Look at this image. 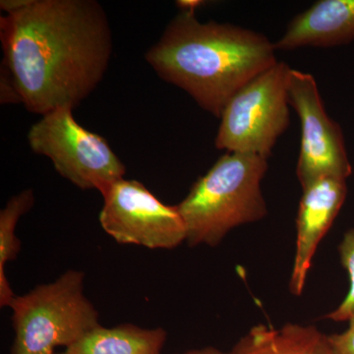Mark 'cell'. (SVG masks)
I'll return each mask as SVG.
<instances>
[{
    "label": "cell",
    "mask_w": 354,
    "mask_h": 354,
    "mask_svg": "<svg viewBox=\"0 0 354 354\" xmlns=\"http://www.w3.org/2000/svg\"><path fill=\"white\" fill-rule=\"evenodd\" d=\"M35 195L31 189H26L14 195L0 212V306L9 307L15 293L6 274L7 263L17 257L21 250V241L15 234L21 216L34 206Z\"/></svg>",
    "instance_id": "13"
},
{
    "label": "cell",
    "mask_w": 354,
    "mask_h": 354,
    "mask_svg": "<svg viewBox=\"0 0 354 354\" xmlns=\"http://www.w3.org/2000/svg\"><path fill=\"white\" fill-rule=\"evenodd\" d=\"M85 274L65 272L57 279L16 295L11 302L15 332L10 354H57L101 326L84 291Z\"/></svg>",
    "instance_id": "4"
},
{
    "label": "cell",
    "mask_w": 354,
    "mask_h": 354,
    "mask_svg": "<svg viewBox=\"0 0 354 354\" xmlns=\"http://www.w3.org/2000/svg\"><path fill=\"white\" fill-rule=\"evenodd\" d=\"M4 74L32 113L73 109L101 83L113 38L95 0H26L0 21Z\"/></svg>",
    "instance_id": "1"
},
{
    "label": "cell",
    "mask_w": 354,
    "mask_h": 354,
    "mask_svg": "<svg viewBox=\"0 0 354 354\" xmlns=\"http://www.w3.org/2000/svg\"><path fill=\"white\" fill-rule=\"evenodd\" d=\"M268 158L251 153L221 156L176 206L190 246H216L239 225L267 216L261 183Z\"/></svg>",
    "instance_id": "3"
},
{
    "label": "cell",
    "mask_w": 354,
    "mask_h": 354,
    "mask_svg": "<svg viewBox=\"0 0 354 354\" xmlns=\"http://www.w3.org/2000/svg\"><path fill=\"white\" fill-rule=\"evenodd\" d=\"M167 332L133 324L99 327L57 354H162Z\"/></svg>",
    "instance_id": "12"
},
{
    "label": "cell",
    "mask_w": 354,
    "mask_h": 354,
    "mask_svg": "<svg viewBox=\"0 0 354 354\" xmlns=\"http://www.w3.org/2000/svg\"><path fill=\"white\" fill-rule=\"evenodd\" d=\"M73 109L44 114L28 132V142L38 155L50 158L58 174L81 189L102 195L124 178L127 167L100 135L81 127Z\"/></svg>",
    "instance_id": "6"
},
{
    "label": "cell",
    "mask_w": 354,
    "mask_h": 354,
    "mask_svg": "<svg viewBox=\"0 0 354 354\" xmlns=\"http://www.w3.org/2000/svg\"><path fill=\"white\" fill-rule=\"evenodd\" d=\"M354 39V0H320L290 21L276 50L333 48Z\"/></svg>",
    "instance_id": "10"
},
{
    "label": "cell",
    "mask_w": 354,
    "mask_h": 354,
    "mask_svg": "<svg viewBox=\"0 0 354 354\" xmlns=\"http://www.w3.org/2000/svg\"><path fill=\"white\" fill-rule=\"evenodd\" d=\"M276 51L260 32L215 21L202 23L195 10H180L145 58L162 80L221 118L239 90L279 62Z\"/></svg>",
    "instance_id": "2"
},
{
    "label": "cell",
    "mask_w": 354,
    "mask_h": 354,
    "mask_svg": "<svg viewBox=\"0 0 354 354\" xmlns=\"http://www.w3.org/2000/svg\"><path fill=\"white\" fill-rule=\"evenodd\" d=\"M99 221L120 244L174 249L186 241V228L176 206H167L137 180L120 179L102 194Z\"/></svg>",
    "instance_id": "8"
},
{
    "label": "cell",
    "mask_w": 354,
    "mask_h": 354,
    "mask_svg": "<svg viewBox=\"0 0 354 354\" xmlns=\"http://www.w3.org/2000/svg\"><path fill=\"white\" fill-rule=\"evenodd\" d=\"M204 3L200 0H180L177 1V6L180 8V10H195L198 7H201L202 4Z\"/></svg>",
    "instance_id": "16"
},
{
    "label": "cell",
    "mask_w": 354,
    "mask_h": 354,
    "mask_svg": "<svg viewBox=\"0 0 354 354\" xmlns=\"http://www.w3.org/2000/svg\"><path fill=\"white\" fill-rule=\"evenodd\" d=\"M290 67L278 62L244 86L221 115L216 147L227 153L268 158L290 127L288 82Z\"/></svg>",
    "instance_id": "5"
},
{
    "label": "cell",
    "mask_w": 354,
    "mask_h": 354,
    "mask_svg": "<svg viewBox=\"0 0 354 354\" xmlns=\"http://www.w3.org/2000/svg\"><path fill=\"white\" fill-rule=\"evenodd\" d=\"M179 354H237L234 351L230 353H225L221 351L220 349L215 348H205L202 349H194V351H187V353H179Z\"/></svg>",
    "instance_id": "17"
},
{
    "label": "cell",
    "mask_w": 354,
    "mask_h": 354,
    "mask_svg": "<svg viewBox=\"0 0 354 354\" xmlns=\"http://www.w3.org/2000/svg\"><path fill=\"white\" fill-rule=\"evenodd\" d=\"M288 102L300 120L301 140L297 165L302 189L323 178L346 180L353 174L342 128L324 108L315 78L291 68Z\"/></svg>",
    "instance_id": "7"
},
{
    "label": "cell",
    "mask_w": 354,
    "mask_h": 354,
    "mask_svg": "<svg viewBox=\"0 0 354 354\" xmlns=\"http://www.w3.org/2000/svg\"><path fill=\"white\" fill-rule=\"evenodd\" d=\"M348 321V330L341 334L328 335L335 354H354V313Z\"/></svg>",
    "instance_id": "15"
},
{
    "label": "cell",
    "mask_w": 354,
    "mask_h": 354,
    "mask_svg": "<svg viewBox=\"0 0 354 354\" xmlns=\"http://www.w3.org/2000/svg\"><path fill=\"white\" fill-rule=\"evenodd\" d=\"M346 194V180L342 179L323 178L304 188L298 208L297 246L288 285L295 297L304 292L317 248L339 215Z\"/></svg>",
    "instance_id": "9"
},
{
    "label": "cell",
    "mask_w": 354,
    "mask_h": 354,
    "mask_svg": "<svg viewBox=\"0 0 354 354\" xmlns=\"http://www.w3.org/2000/svg\"><path fill=\"white\" fill-rule=\"evenodd\" d=\"M339 253L342 267L348 274L349 290L342 304L334 311L327 314L325 318L335 322H344L354 313V228H351L344 234L339 245Z\"/></svg>",
    "instance_id": "14"
},
{
    "label": "cell",
    "mask_w": 354,
    "mask_h": 354,
    "mask_svg": "<svg viewBox=\"0 0 354 354\" xmlns=\"http://www.w3.org/2000/svg\"><path fill=\"white\" fill-rule=\"evenodd\" d=\"M232 351L237 354H335L327 335L314 326L293 323L281 328L259 324Z\"/></svg>",
    "instance_id": "11"
}]
</instances>
